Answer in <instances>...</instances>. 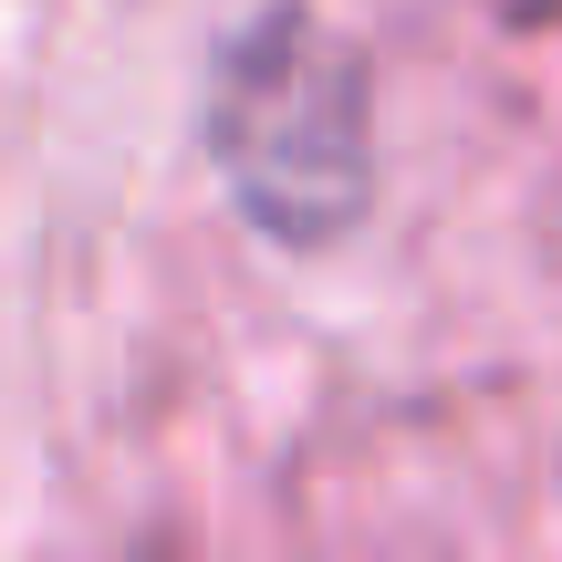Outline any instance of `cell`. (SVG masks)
Here are the masks:
<instances>
[{"label":"cell","mask_w":562,"mask_h":562,"mask_svg":"<svg viewBox=\"0 0 562 562\" xmlns=\"http://www.w3.org/2000/svg\"><path fill=\"white\" fill-rule=\"evenodd\" d=\"M199 125L229 209L281 250L344 240L375 199V74L313 0H271L220 42Z\"/></svg>","instance_id":"1"}]
</instances>
